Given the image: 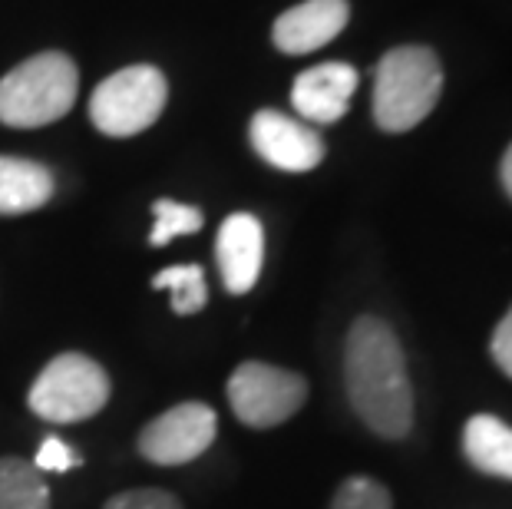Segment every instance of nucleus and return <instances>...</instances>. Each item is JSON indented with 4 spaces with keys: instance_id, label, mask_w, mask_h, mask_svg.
Returning a JSON list of instances; mask_svg holds the SVG:
<instances>
[{
    "instance_id": "obj_1",
    "label": "nucleus",
    "mask_w": 512,
    "mask_h": 509,
    "mask_svg": "<svg viewBox=\"0 0 512 509\" xmlns=\"http://www.w3.org/2000/svg\"><path fill=\"white\" fill-rule=\"evenodd\" d=\"M344 381L354 414L384 440H403L413 427V387L394 328L364 314L347 331Z\"/></svg>"
},
{
    "instance_id": "obj_2",
    "label": "nucleus",
    "mask_w": 512,
    "mask_h": 509,
    "mask_svg": "<svg viewBox=\"0 0 512 509\" xmlns=\"http://www.w3.org/2000/svg\"><path fill=\"white\" fill-rule=\"evenodd\" d=\"M443 93V67L430 47H394L374 73V123L384 133H407L433 113Z\"/></svg>"
},
{
    "instance_id": "obj_3",
    "label": "nucleus",
    "mask_w": 512,
    "mask_h": 509,
    "mask_svg": "<svg viewBox=\"0 0 512 509\" xmlns=\"http://www.w3.org/2000/svg\"><path fill=\"white\" fill-rule=\"evenodd\" d=\"M76 90H80V73L67 53H37L0 80V123L14 129L57 123L73 110Z\"/></svg>"
},
{
    "instance_id": "obj_4",
    "label": "nucleus",
    "mask_w": 512,
    "mask_h": 509,
    "mask_svg": "<svg viewBox=\"0 0 512 509\" xmlns=\"http://www.w3.org/2000/svg\"><path fill=\"white\" fill-rule=\"evenodd\" d=\"M110 400V377L93 357L67 351L43 367L30 387V410L47 424H80Z\"/></svg>"
},
{
    "instance_id": "obj_5",
    "label": "nucleus",
    "mask_w": 512,
    "mask_h": 509,
    "mask_svg": "<svg viewBox=\"0 0 512 509\" xmlns=\"http://www.w3.org/2000/svg\"><path fill=\"white\" fill-rule=\"evenodd\" d=\"M166 100L169 83L162 77V70L139 63V67L119 70L96 86L90 100V119L100 133L113 139L139 136L162 116Z\"/></svg>"
},
{
    "instance_id": "obj_6",
    "label": "nucleus",
    "mask_w": 512,
    "mask_h": 509,
    "mask_svg": "<svg viewBox=\"0 0 512 509\" xmlns=\"http://www.w3.org/2000/svg\"><path fill=\"white\" fill-rule=\"evenodd\" d=\"M308 400V381L275 364L248 361L228 377V404L245 427L271 430L291 420Z\"/></svg>"
},
{
    "instance_id": "obj_7",
    "label": "nucleus",
    "mask_w": 512,
    "mask_h": 509,
    "mask_svg": "<svg viewBox=\"0 0 512 509\" xmlns=\"http://www.w3.org/2000/svg\"><path fill=\"white\" fill-rule=\"evenodd\" d=\"M215 427H219V417L209 404L185 400L139 433V453L159 467H179V463L202 457L212 447Z\"/></svg>"
},
{
    "instance_id": "obj_8",
    "label": "nucleus",
    "mask_w": 512,
    "mask_h": 509,
    "mask_svg": "<svg viewBox=\"0 0 512 509\" xmlns=\"http://www.w3.org/2000/svg\"><path fill=\"white\" fill-rule=\"evenodd\" d=\"M248 136H252L255 153L281 172H311L324 159V139L311 126H304L285 113H255Z\"/></svg>"
},
{
    "instance_id": "obj_9",
    "label": "nucleus",
    "mask_w": 512,
    "mask_h": 509,
    "mask_svg": "<svg viewBox=\"0 0 512 509\" xmlns=\"http://www.w3.org/2000/svg\"><path fill=\"white\" fill-rule=\"evenodd\" d=\"M351 20V4L347 0H304V4L285 10L275 27H271V40L288 57H304L314 53L341 34Z\"/></svg>"
},
{
    "instance_id": "obj_10",
    "label": "nucleus",
    "mask_w": 512,
    "mask_h": 509,
    "mask_svg": "<svg viewBox=\"0 0 512 509\" xmlns=\"http://www.w3.org/2000/svg\"><path fill=\"white\" fill-rule=\"evenodd\" d=\"M215 258H219L222 281L232 295H245L255 288L261 262H265V229L255 215H228L219 229V242H215Z\"/></svg>"
},
{
    "instance_id": "obj_11",
    "label": "nucleus",
    "mask_w": 512,
    "mask_h": 509,
    "mask_svg": "<svg viewBox=\"0 0 512 509\" xmlns=\"http://www.w3.org/2000/svg\"><path fill=\"white\" fill-rule=\"evenodd\" d=\"M357 70L351 63H321V67L304 70L291 86V106L298 110L308 123H321L331 126L337 123L347 106H351V96L357 90Z\"/></svg>"
},
{
    "instance_id": "obj_12",
    "label": "nucleus",
    "mask_w": 512,
    "mask_h": 509,
    "mask_svg": "<svg viewBox=\"0 0 512 509\" xmlns=\"http://www.w3.org/2000/svg\"><path fill=\"white\" fill-rule=\"evenodd\" d=\"M53 199V172L34 159L0 156V215L37 212Z\"/></svg>"
},
{
    "instance_id": "obj_13",
    "label": "nucleus",
    "mask_w": 512,
    "mask_h": 509,
    "mask_svg": "<svg viewBox=\"0 0 512 509\" xmlns=\"http://www.w3.org/2000/svg\"><path fill=\"white\" fill-rule=\"evenodd\" d=\"M463 453L479 473L512 480V427L499 417H470V424L463 430Z\"/></svg>"
},
{
    "instance_id": "obj_14",
    "label": "nucleus",
    "mask_w": 512,
    "mask_h": 509,
    "mask_svg": "<svg viewBox=\"0 0 512 509\" xmlns=\"http://www.w3.org/2000/svg\"><path fill=\"white\" fill-rule=\"evenodd\" d=\"M0 509H50V490L34 463L0 457Z\"/></svg>"
},
{
    "instance_id": "obj_15",
    "label": "nucleus",
    "mask_w": 512,
    "mask_h": 509,
    "mask_svg": "<svg viewBox=\"0 0 512 509\" xmlns=\"http://www.w3.org/2000/svg\"><path fill=\"white\" fill-rule=\"evenodd\" d=\"M152 288L172 291V311L176 314H195L205 308V301H209L205 272L199 265H172L152 278Z\"/></svg>"
},
{
    "instance_id": "obj_16",
    "label": "nucleus",
    "mask_w": 512,
    "mask_h": 509,
    "mask_svg": "<svg viewBox=\"0 0 512 509\" xmlns=\"http://www.w3.org/2000/svg\"><path fill=\"white\" fill-rule=\"evenodd\" d=\"M152 215H156V225H152L149 245H156V248L169 245L172 238H179V235H192L202 229V212L185 202L159 199L152 205Z\"/></svg>"
},
{
    "instance_id": "obj_17",
    "label": "nucleus",
    "mask_w": 512,
    "mask_h": 509,
    "mask_svg": "<svg viewBox=\"0 0 512 509\" xmlns=\"http://www.w3.org/2000/svg\"><path fill=\"white\" fill-rule=\"evenodd\" d=\"M331 509H394V500H390L387 486H380L370 476H351L334 493Z\"/></svg>"
},
{
    "instance_id": "obj_18",
    "label": "nucleus",
    "mask_w": 512,
    "mask_h": 509,
    "mask_svg": "<svg viewBox=\"0 0 512 509\" xmlns=\"http://www.w3.org/2000/svg\"><path fill=\"white\" fill-rule=\"evenodd\" d=\"M80 453H76L73 447H67L60 437H47L40 443V450H37V460H34V467L40 473H67L73 467H80Z\"/></svg>"
},
{
    "instance_id": "obj_19",
    "label": "nucleus",
    "mask_w": 512,
    "mask_h": 509,
    "mask_svg": "<svg viewBox=\"0 0 512 509\" xmlns=\"http://www.w3.org/2000/svg\"><path fill=\"white\" fill-rule=\"evenodd\" d=\"M103 509H182V503L166 490H129L113 496Z\"/></svg>"
},
{
    "instance_id": "obj_20",
    "label": "nucleus",
    "mask_w": 512,
    "mask_h": 509,
    "mask_svg": "<svg viewBox=\"0 0 512 509\" xmlns=\"http://www.w3.org/2000/svg\"><path fill=\"white\" fill-rule=\"evenodd\" d=\"M489 351H493V361L499 364V371H503L506 377H512V308L503 314V321L496 324Z\"/></svg>"
},
{
    "instance_id": "obj_21",
    "label": "nucleus",
    "mask_w": 512,
    "mask_h": 509,
    "mask_svg": "<svg viewBox=\"0 0 512 509\" xmlns=\"http://www.w3.org/2000/svg\"><path fill=\"white\" fill-rule=\"evenodd\" d=\"M499 179H503V189H506V196L512 199V146L506 149L503 162H499Z\"/></svg>"
}]
</instances>
